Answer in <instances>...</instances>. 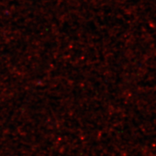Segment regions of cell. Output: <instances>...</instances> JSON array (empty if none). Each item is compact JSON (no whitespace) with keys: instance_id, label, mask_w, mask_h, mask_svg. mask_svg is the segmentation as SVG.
<instances>
[]
</instances>
